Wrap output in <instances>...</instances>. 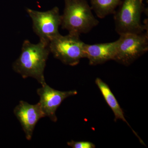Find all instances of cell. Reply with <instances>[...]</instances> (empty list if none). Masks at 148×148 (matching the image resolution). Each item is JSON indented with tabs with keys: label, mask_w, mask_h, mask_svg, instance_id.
<instances>
[{
	"label": "cell",
	"mask_w": 148,
	"mask_h": 148,
	"mask_svg": "<svg viewBox=\"0 0 148 148\" xmlns=\"http://www.w3.org/2000/svg\"><path fill=\"white\" fill-rule=\"evenodd\" d=\"M50 53L49 42L40 40L33 44L25 40L21 54L12 65L13 70L23 78H34L42 85L46 83L44 71Z\"/></svg>",
	"instance_id": "1"
},
{
	"label": "cell",
	"mask_w": 148,
	"mask_h": 148,
	"mask_svg": "<svg viewBox=\"0 0 148 148\" xmlns=\"http://www.w3.org/2000/svg\"><path fill=\"white\" fill-rule=\"evenodd\" d=\"M61 27L69 34L79 36L87 34L99 24L86 0H65Z\"/></svg>",
	"instance_id": "2"
},
{
	"label": "cell",
	"mask_w": 148,
	"mask_h": 148,
	"mask_svg": "<svg viewBox=\"0 0 148 148\" xmlns=\"http://www.w3.org/2000/svg\"><path fill=\"white\" fill-rule=\"evenodd\" d=\"M143 0H123L119 10L114 14L115 30L119 34L144 33L148 28L141 23V15L146 9Z\"/></svg>",
	"instance_id": "3"
},
{
	"label": "cell",
	"mask_w": 148,
	"mask_h": 148,
	"mask_svg": "<svg viewBox=\"0 0 148 148\" xmlns=\"http://www.w3.org/2000/svg\"><path fill=\"white\" fill-rule=\"evenodd\" d=\"M85 45L78 35L59 34L49 41V48L54 58L66 65L75 66L85 58Z\"/></svg>",
	"instance_id": "4"
},
{
	"label": "cell",
	"mask_w": 148,
	"mask_h": 148,
	"mask_svg": "<svg viewBox=\"0 0 148 148\" xmlns=\"http://www.w3.org/2000/svg\"><path fill=\"white\" fill-rule=\"evenodd\" d=\"M116 42V54L114 61L124 66H130L148 51V32L120 35Z\"/></svg>",
	"instance_id": "5"
},
{
	"label": "cell",
	"mask_w": 148,
	"mask_h": 148,
	"mask_svg": "<svg viewBox=\"0 0 148 148\" xmlns=\"http://www.w3.org/2000/svg\"><path fill=\"white\" fill-rule=\"evenodd\" d=\"M27 12L33 21L34 32L40 40L49 41L59 34L58 28L62 22L59 9L55 7L50 10L40 12L27 8Z\"/></svg>",
	"instance_id": "6"
},
{
	"label": "cell",
	"mask_w": 148,
	"mask_h": 148,
	"mask_svg": "<svg viewBox=\"0 0 148 148\" xmlns=\"http://www.w3.org/2000/svg\"><path fill=\"white\" fill-rule=\"evenodd\" d=\"M37 92L40 97L38 103L45 117H48L54 122L57 121L56 112L62 102L66 98L77 94L76 90L60 91L55 90L46 83L38 89Z\"/></svg>",
	"instance_id": "7"
},
{
	"label": "cell",
	"mask_w": 148,
	"mask_h": 148,
	"mask_svg": "<svg viewBox=\"0 0 148 148\" xmlns=\"http://www.w3.org/2000/svg\"><path fill=\"white\" fill-rule=\"evenodd\" d=\"M14 113L20 122L28 140L32 139L37 123L45 117L39 103L31 105L22 101H19L14 108Z\"/></svg>",
	"instance_id": "8"
},
{
	"label": "cell",
	"mask_w": 148,
	"mask_h": 148,
	"mask_svg": "<svg viewBox=\"0 0 148 148\" xmlns=\"http://www.w3.org/2000/svg\"><path fill=\"white\" fill-rule=\"evenodd\" d=\"M116 40L113 42L88 45L85 46V58L89 65L96 66L114 60L116 52Z\"/></svg>",
	"instance_id": "9"
},
{
	"label": "cell",
	"mask_w": 148,
	"mask_h": 148,
	"mask_svg": "<svg viewBox=\"0 0 148 148\" xmlns=\"http://www.w3.org/2000/svg\"><path fill=\"white\" fill-rule=\"evenodd\" d=\"M95 83L96 85L98 86L99 90H100L103 98L105 99L106 103L110 107V108L112 111L113 112L114 115V121H116L118 120H121L125 122V123L128 125V126L132 129L133 133L137 138L140 140L141 144L145 145V143L141 138L138 136V134L132 129L130 127L127 121L125 119L124 116V112L121 109V107L120 106L119 103L117 101L116 98L114 95L113 93L112 92L110 88L106 83L103 82L101 79L97 78L95 79Z\"/></svg>",
	"instance_id": "10"
},
{
	"label": "cell",
	"mask_w": 148,
	"mask_h": 148,
	"mask_svg": "<svg viewBox=\"0 0 148 148\" xmlns=\"http://www.w3.org/2000/svg\"><path fill=\"white\" fill-rule=\"evenodd\" d=\"M91 7L99 18H103L115 12L122 0H90Z\"/></svg>",
	"instance_id": "11"
},
{
	"label": "cell",
	"mask_w": 148,
	"mask_h": 148,
	"mask_svg": "<svg viewBox=\"0 0 148 148\" xmlns=\"http://www.w3.org/2000/svg\"><path fill=\"white\" fill-rule=\"evenodd\" d=\"M67 145L69 147L73 148H95V145L93 143L87 141L76 142L71 140L67 143Z\"/></svg>",
	"instance_id": "12"
},
{
	"label": "cell",
	"mask_w": 148,
	"mask_h": 148,
	"mask_svg": "<svg viewBox=\"0 0 148 148\" xmlns=\"http://www.w3.org/2000/svg\"><path fill=\"white\" fill-rule=\"evenodd\" d=\"M143 1H144V0H143ZM147 1H148V0H147Z\"/></svg>",
	"instance_id": "13"
}]
</instances>
